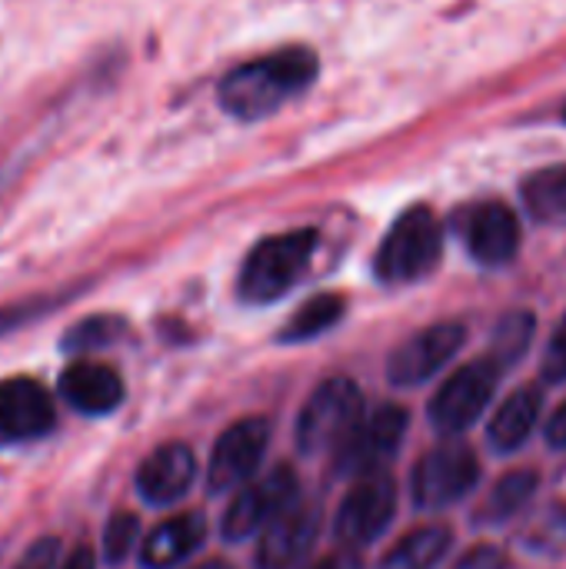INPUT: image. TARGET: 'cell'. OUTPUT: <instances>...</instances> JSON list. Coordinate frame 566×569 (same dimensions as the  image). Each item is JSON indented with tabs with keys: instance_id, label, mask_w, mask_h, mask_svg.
<instances>
[{
	"instance_id": "ba28073f",
	"label": "cell",
	"mask_w": 566,
	"mask_h": 569,
	"mask_svg": "<svg viewBox=\"0 0 566 569\" xmlns=\"http://www.w3.org/2000/svg\"><path fill=\"white\" fill-rule=\"evenodd\" d=\"M297 490H300V483H297V477H294L290 467H277L264 480L244 487L237 493V500L227 507L224 540L237 543V540H247L257 530H264L277 513H284L287 507L297 503Z\"/></svg>"
},
{
	"instance_id": "30bf717a",
	"label": "cell",
	"mask_w": 566,
	"mask_h": 569,
	"mask_svg": "<svg viewBox=\"0 0 566 569\" xmlns=\"http://www.w3.org/2000/svg\"><path fill=\"white\" fill-rule=\"evenodd\" d=\"M270 443V427L264 417H250L234 423L230 430H224V437L217 440L214 453H210V470H207V483L214 493L224 490H237L240 483H247Z\"/></svg>"
},
{
	"instance_id": "4fadbf2b",
	"label": "cell",
	"mask_w": 566,
	"mask_h": 569,
	"mask_svg": "<svg viewBox=\"0 0 566 569\" xmlns=\"http://www.w3.org/2000/svg\"><path fill=\"white\" fill-rule=\"evenodd\" d=\"M464 240H467V250L480 263L500 267L514 260L520 250V220L507 203H497V200L477 203L464 217Z\"/></svg>"
},
{
	"instance_id": "7402d4cb",
	"label": "cell",
	"mask_w": 566,
	"mask_h": 569,
	"mask_svg": "<svg viewBox=\"0 0 566 569\" xmlns=\"http://www.w3.org/2000/svg\"><path fill=\"white\" fill-rule=\"evenodd\" d=\"M537 490V473L534 470H514L507 473L487 497V503L480 507V520L484 523H504L510 520L517 510H524L530 503Z\"/></svg>"
},
{
	"instance_id": "1f68e13d",
	"label": "cell",
	"mask_w": 566,
	"mask_h": 569,
	"mask_svg": "<svg viewBox=\"0 0 566 569\" xmlns=\"http://www.w3.org/2000/svg\"><path fill=\"white\" fill-rule=\"evenodd\" d=\"M314 569H350V563H344V560H337V557H330V560H324V563H317Z\"/></svg>"
},
{
	"instance_id": "484cf974",
	"label": "cell",
	"mask_w": 566,
	"mask_h": 569,
	"mask_svg": "<svg viewBox=\"0 0 566 569\" xmlns=\"http://www.w3.org/2000/svg\"><path fill=\"white\" fill-rule=\"evenodd\" d=\"M544 380L547 383H566V317L557 327L547 353H544Z\"/></svg>"
},
{
	"instance_id": "f546056e",
	"label": "cell",
	"mask_w": 566,
	"mask_h": 569,
	"mask_svg": "<svg viewBox=\"0 0 566 569\" xmlns=\"http://www.w3.org/2000/svg\"><path fill=\"white\" fill-rule=\"evenodd\" d=\"M93 567H97V560H93V550L80 543V547H77V550H73V553L63 560V567L60 569H93Z\"/></svg>"
},
{
	"instance_id": "ac0fdd59",
	"label": "cell",
	"mask_w": 566,
	"mask_h": 569,
	"mask_svg": "<svg viewBox=\"0 0 566 569\" xmlns=\"http://www.w3.org/2000/svg\"><path fill=\"white\" fill-rule=\"evenodd\" d=\"M540 403H544V393L537 387H524V390L510 393L500 403L497 417L490 420V443L500 453H514L517 447H524L540 417Z\"/></svg>"
},
{
	"instance_id": "cb8c5ba5",
	"label": "cell",
	"mask_w": 566,
	"mask_h": 569,
	"mask_svg": "<svg viewBox=\"0 0 566 569\" xmlns=\"http://www.w3.org/2000/svg\"><path fill=\"white\" fill-rule=\"evenodd\" d=\"M127 333V323L120 317H110V313H97V317H87L80 323H73L63 337V350L70 353H90V350H103L110 343H117L120 337Z\"/></svg>"
},
{
	"instance_id": "7c38bea8",
	"label": "cell",
	"mask_w": 566,
	"mask_h": 569,
	"mask_svg": "<svg viewBox=\"0 0 566 569\" xmlns=\"http://www.w3.org/2000/svg\"><path fill=\"white\" fill-rule=\"evenodd\" d=\"M467 340L464 323H434L427 330H420L417 337H410L407 343H400L387 363V377L394 387H417L424 380H430Z\"/></svg>"
},
{
	"instance_id": "44dd1931",
	"label": "cell",
	"mask_w": 566,
	"mask_h": 569,
	"mask_svg": "<svg viewBox=\"0 0 566 569\" xmlns=\"http://www.w3.org/2000/svg\"><path fill=\"white\" fill-rule=\"evenodd\" d=\"M524 203L537 220H560L566 217V163L537 170L524 180Z\"/></svg>"
},
{
	"instance_id": "ffe728a7",
	"label": "cell",
	"mask_w": 566,
	"mask_h": 569,
	"mask_svg": "<svg viewBox=\"0 0 566 569\" xmlns=\"http://www.w3.org/2000/svg\"><path fill=\"white\" fill-rule=\"evenodd\" d=\"M347 303L340 293H320V297H310L280 330V340L284 343H304V340H314L320 333H327L334 323H340Z\"/></svg>"
},
{
	"instance_id": "836d02e7",
	"label": "cell",
	"mask_w": 566,
	"mask_h": 569,
	"mask_svg": "<svg viewBox=\"0 0 566 569\" xmlns=\"http://www.w3.org/2000/svg\"><path fill=\"white\" fill-rule=\"evenodd\" d=\"M564 120H566V110H564Z\"/></svg>"
},
{
	"instance_id": "9c48e42d",
	"label": "cell",
	"mask_w": 566,
	"mask_h": 569,
	"mask_svg": "<svg viewBox=\"0 0 566 569\" xmlns=\"http://www.w3.org/2000/svg\"><path fill=\"white\" fill-rule=\"evenodd\" d=\"M397 510V487L390 477L370 473L364 477L337 510V537L347 547L374 543L394 520Z\"/></svg>"
},
{
	"instance_id": "8992f818",
	"label": "cell",
	"mask_w": 566,
	"mask_h": 569,
	"mask_svg": "<svg viewBox=\"0 0 566 569\" xmlns=\"http://www.w3.org/2000/svg\"><path fill=\"white\" fill-rule=\"evenodd\" d=\"M480 480V463L464 443H444L414 467V500L424 510H437L467 497Z\"/></svg>"
},
{
	"instance_id": "603a6c76",
	"label": "cell",
	"mask_w": 566,
	"mask_h": 569,
	"mask_svg": "<svg viewBox=\"0 0 566 569\" xmlns=\"http://www.w3.org/2000/svg\"><path fill=\"white\" fill-rule=\"evenodd\" d=\"M530 337H534V317L530 313L504 317L494 330V347H490L487 360L504 373L510 363H517L524 357V350L530 347Z\"/></svg>"
},
{
	"instance_id": "d4e9b609",
	"label": "cell",
	"mask_w": 566,
	"mask_h": 569,
	"mask_svg": "<svg viewBox=\"0 0 566 569\" xmlns=\"http://www.w3.org/2000/svg\"><path fill=\"white\" fill-rule=\"evenodd\" d=\"M137 537H140V520L133 513H117L103 530V557L110 563H123L133 553Z\"/></svg>"
},
{
	"instance_id": "6da1fadb",
	"label": "cell",
	"mask_w": 566,
	"mask_h": 569,
	"mask_svg": "<svg viewBox=\"0 0 566 569\" xmlns=\"http://www.w3.org/2000/svg\"><path fill=\"white\" fill-rule=\"evenodd\" d=\"M317 57L304 47H290L270 57H257L234 67L220 83V103L240 120H260L280 110L290 97L307 90L317 77Z\"/></svg>"
},
{
	"instance_id": "f1b7e54d",
	"label": "cell",
	"mask_w": 566,
	"mask_h": 569,
	"mask_svg": "<svg viewBox=\"0 0 566 569\" xmlns=\"http://www.w3.org/2000/svg\"><path fill=\"white\" fill-rule=\"evenodd\" d=\"M547 443L550 447H557V450H564L566 447V403H560V410L550 417V423H547Z\"/></svg>"
},
{
	"instance_id": "2e32d148",
	"label": "cell",
	"mask_w": 566,
	"mask_h": 569,
	"mask_svg": "<svg viewBox=\"0 0 566 569\" xmlns=\"http://www.w3.org/2000/svg\"><path fill=\"white\" fill-rule=\"evenodd\" d=\"M314 530L317 520L310 510L304 507H287L284 513H277L260 537L257 547V567L260 569H290L314 543Z\"/></svg>"
},
{
	"instance_id": "52a82bcc",
	"label": "cell",
	"mask_w": 566,
	"mask_h": 569,
	"mask_svg": "<svg viewBox=\"0 0 566 569\" xmlns=\"http://www.w3.org/2000/svg\"><path fill=\"white\" fill-rule=\"evenodd\" d=\"M500 370L484 357L470 367H460L430 400V420L440 433H464L487 410Z\"/></svg>"
},
{
	"instance_id": "277c9868",
	"label": "cell",
	"mask_w": 566,
	"mask_h": 569,
	"mask_svg": "<svg viewBox=\"0 0 566 569\" xmlns=\"http://www.w3.org/2000/svg\"><path fill=\"white\" fill-rule=\"evenodd\" d=\"M364 417V393L354 380L334 377L314 390L297 420V447L307 457L337 453Z\"/></svg>"
},
{
	"instance_id": "8fae6325",
	"label": "cell",
	"mask_w": 566,
	"mask_h": 569,
	"mask_svg": "<svg viewBox=\"0 0 566 569\" xmlns=\"http://www.w3.org/2000/svg\"><path fill=\"white\" fill-rule=\"evenodd\" d=\"M57 423L50 393L30 377L0 380V447L40 440Z\"/></svg>"
},
{
	"instance_id": "4dcf8cb0",
	"label": "cell",
	"mask_w": 566,
	"mask_h": 569,
	"mask_svg": "<svg viewBox=\"0 0 566 569\" xmlns=\"http://www.w3.org/2000/svg\"><path fill=\"white\" fill-rule=\"evenodd\" d=\"M30 310H0V333H7V327L20 323Z\"/></svg>"
},
{
	"instance_id": "9a60e30c",
	"label": "cell",
	"mask_w": 566,
	"mask_h": 569,
	"mask_svg": "<svg viewBox=\"0 0 566 569\" xmlns=\"http://www.w3.org/2000/svg\"><path fill=\"white\" fill-rule=\"evenodd\" d=\"M60 393L63 400L90 417H103L113 413L123 400V383L117 377V370H110L107 363L97 360H77L63 370L60 377Z\"/></svg>"
},
{
	"instance_id": "83f0119b",
	"label": "cell",
	"mask_w": 566,
	"mask_h": 569,
	"mask_svg": "<svg viewBox=\"0 0 566 569\" xmlns=\"http://www.w3.org/2000/svg\"><path fill=\"white\" fill-rule=\"evenodd\" d=\"M457 569H507V557L497 547H477L457 563Z\"/></svg>"
},
{
	"instance_id": "4316f807",
	"label": "cell",
	"mask_w": 566,
	"mask_h": 569,
	"mask_svg": "<svg viewBox=\"0 0 566 569\" xmlns=\"http://www.w3.org/2000/svg\"><path fill=\"white\" fill-rule=\"evenodd\" d=\"M57 557H60V540L43 537V540L30 543V550L17 560L13 569H57Z\"/></svg>"
},
{
	"instance_id": "7a4b0ae2",
	"label": "cell",
	"mask_w": 566,
	"mask_h": 569,
	"mask_svg": "<svg viewBox=\"0 0 566 569\" xmlns=\"http://www.w3.org/2000/svg\"><path fill=\"white\" fill-rule=\"evenodd\" d=\"M317 230H287L260 240L240 267V297L247 303L280 300L310 267Z\"/></svg>"
},
{
	"instance_id": "e0dca14e",
	"label": "cell",
	"mask_w": 566,
	"mask_h": 569,
	"mask_svg": "<svg viewBox=\"0 0 566 569\" xmlns=\"http://www.w3.org/2000/svg\"><path fill=\"white\" fill-rule=\"evenodd\" d=\"M207 537V520L200 513H180L160 523L140 550V563L147 569H170L183 563Z\"/></svg>"
},
{
	"instance_id": "5b68a950",
	"label": "cell",
	"mask_w": 566,
	"mask_h": 569,
	"mask_svg": "<svg viewBox=\"0 0 566 569\" xmlns=\"http://www.w3.org/2000/svg\"><path fill=\"white\" fill-rule=\"evenodd\" d=\"M407 410L404 407H380L377 413H364L360 423L350 430V437L344 440V447L334 453L337 457V467L340 473H354V477H370L377 473L404 443V433H407Z\"/></svg>"
},
{
	"instance_id": "5bb4252c",
	"label": "cell",
	"mask_w": 566,
	"mask_h": 569,
	"mask_svg": "<svg viewBox=\"0 0 566 569\" xmlns=\"http://www.w3.org/2000/svg\"><path fill=\"white\" fill-rule=\"evenodd\" d=\"M197 477L193 450L183 443H163L157 447L137 470V490L147 503H173L180 500Z\"/></svg>"
},
{
	"instance_id": "d6a6232c",
	"label": "cell",
	"mask_w": 566,
	"mask_h": 569,
	"mask_svg": "<svg viewBox=\"0 0 566 569\" xmlns=\"http://www.w3.org/2000/svg\"><path fill=\"white\" fill-rule=\"evenodd\" d=\"M197 569H230L227 563H217V560H210V563H200Z\"/></svg>"
},
{
	"instance_id": "3957f363",
	"label": "cell",
	"mask_w": 566,
	"mask_h": 569,
	"mask_svg": "<svg viewBox=\"0 0 566 569\" xmlns=\"http://www.w3.org/2000/svg\"><path fill=\"white\" fill-rule=\"evenodd\" d=\"M444 250V230L430 207L404 210L377 250V277L384 283H414L427 277Z\"/></svg>"
},
{
	"instance_id": "d6986e66",
	"label": "cell",
	"mask_w": 566,
	"mask_h": 569,
	"mask_svg": "<svg viewBox=\"0 0 566 569\" xmlns=\"http://www.w3.org/2000/svg\"><path fill=\"white\" fill-rule=\"evenodd\" d=\"M450 550V530L447 527H420L407 533L387 557L384 569H434L444 553Z\"/></svg>"
}]
</instances>
